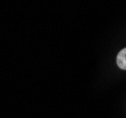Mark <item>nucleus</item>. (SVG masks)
I'll use <instances>...</instances> for the list:
<instances>
[{
	"label": "nucleus",
	"instance_id": "1",
	"mask_svg": "<svg viewBox=\"0 0 126 118\" xmlns=\"http://www.w3.org/2000/svg\"><path fill=\"white\" fill-rule=\"evenodd\" d=\"M117 64L121 69L126 70V47L121 49L117 56Z\"/></svg>",
	"mask_w": 126,
	"mask_h": 118
}]
</instances>
